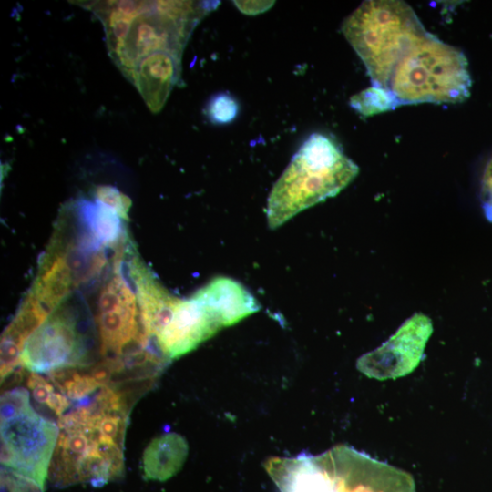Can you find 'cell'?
Masks as SVG:
<instances>
[{
  "mask_svg": "<svg viewBox=\"0 0 492 492\" xmlns=\"http://www.w3.org/2000/svg\"><path fill=\"white\" fill-rule=\"evenodd\" d=\"M128 420L126 396L103 384L89 396L70 403L57 419L59 434L48 470L53 486L87 483L102 487L124 473Z\"/></svg>",
  "mask_w": 492,
  "mask_h": 492,
  "instance_id": "obj_1",
  "label": "cell"
},
{
  "mask_svg": "<svg viewBox=\"0 0 492 492\" xmlns=\"http://www.w3.org/2000/svg\"><path fill=\"white\" fill-rule=\"evenodd\" d=\"M215 1H91L77 4L103 24L108 54L129 80L138 62L166 51L182 56L197 24Z\"/></svg>",
  "mask_w": 492,
  "mask_h": 492,
  "instance_id": "obj_2",
  "label": "cell"
},
{
  "mask_svg": "<svg viewBox=\"0 0 492 492\" xmlns=\"http://www.w3.org/2000/svg\"><path fill=\"white\" fill-rule=\"evenodd\" d=\"M358 166L329 137L312 134L300 147L268 197L267 221L276 229L299 212L338 194Z\"/></svg>",
  "mask_w": 492,
  "mask_h": 492,
  "instance_id": "obj_3",
  "label": "cell"
},
{
  "mask_svg": "<svg viewBox=\"0 0 492 492\" xmlns=\"http://www.w3.org/2000/svg\"><path fill=\"white\" fill-rule=\"evenodd\" d=\"M470 87L464 53L425 31L405 48L384 90L397 107L462 102L469 97Z\"/></svg>",
  "mask_w": 492,
  "mask_h": 492,
  "instance_id": "obj_4",
  "label": "cell"
},
{
  "mask_svg": "<svg viewBox=\"0 0 492 492\" xmlns=\"http://www.w3.org/2000/svg\"><path fill=\"white\" fill-rule=\"evenodd\" d=\"M425 31L412 7L398 0L364 1L342 24L372 86L383 89L405 48Z\"/></svg>",
  "mask_w": 492,
  "mask_h": 492,
  "instance_id": "obj_5",
  "label": "cell"
},
{
  "mask_svg": "<svg viewBox=\"0 0 492 492\" xmlns=\"http://www.w3.org/2000/svg\"><path fill=\"white\" fill-rule=\"evenodd\" d=\"M0 428L2 466L44 489L59 434L57 423L36 412L29 392L18 386L1 396Z\"/></svg>",
  "mask_w": 492,
  "mask_h": 492,
  "instance_id": "obj_6",
  "label": "cell"
},
{
  "mask_svg": "<svg viewBox=\"0 0 492 492\" xmlns=\"http://www.w3.org/2000/svg\"><path fill=\"white\" fill-rule=\"evenodd\" d=\"M234 324L227 295L213 281L189 299H178L171 313L155 336L157 347L167 359L192 351L221 328Z\"/></svg>",
  "mask_w": 492,
  "mask_h": 492,
  "instance_id": "obj_7",
  "label": "cell"
},
{
  "mask_svg": "<svg viewBox=\"0 0 492 492\" xmlns=\"http://www.w3.org/2000/svg\"><path fill=\"white\" fill-rule=\"evenodd\" d=\"M119 260L115 261V274L99 292L96 321L101 354L108 361L122 363L120 356L128 352V347L147 349L149 338L142 324L135 292L118 272Z\"/></svg>",
  "mask_w": 492,
  "mask_h": 492,
  "instance_id": "obj_8",
  "label": "cell"
},
{
  "mask_svg": "<svg viewBox=\"0 0 492 492\" xmlns=\"http://www.w3.org/2000/svg\"><path fill=\"white\" fill-rule=\"evenodd\" d=\"M329 476L333 492H416L406 471L346 445L315 456Z\"/></svg>",
  "mask_w": 492,
  "mask_h": 492,
  "instance_id": "obj_9",
  "label": "cell"
},
{
  "mask_svg": "<svg viewBox=\"0 0 492 492\" xmlns=\"http://www.w3.org/2000/svg\"><path fill=\"white\" fill-rule=\"evenodd\" d=\"M86 360L87 349L76 319L59 307L29 336L20 355L26 371L41 374L87 367Z\"/></svg>",
  "mask_w": 492,
  "mask_h": 492,
  "instance_id": "obj_10",
  "label": "cell"
},
{
  "mask_svg": "<svg viewBox=\"0 0 492 492\" xmlns=\"http://www.w3.org/2000/svg\"><path fill=\"white\" fill-rule=\"evenodd\" d=\"M432 333L431 319L416 313L381 346L358 358L356 367L366 376L378 380L405 376L421 362Z\"/></svg>",
  "mask_w": 492,
  "mask_h": 492,
  "instance_id": "obj_11",
  "label": "cell"
},
{
  "mask_svg": "<svg viewBox=\"0 0 492 492\" xmlns=\"http://www.w3.org/2000/svg\"><path fill=\"white\" fill-rule=\"evenodd\" d=\"M181 73V56L159 51L141 58L136 65L129 81L140 93L152 113L164 107Z\"/></svg>",
  "mask_w": 492,
  "mask_h": 492,
  "instance_id": "obj_12",
  "label": "cell"
},
{
  "mask_svg": "<svg viewBox=\"0 0 492 492\" xmlns=\"http://www.w3.org/2000/svg\"><path fill=\"white\" fill-rule=\"evenodd\" d=\"M128 269L144 330L149 339L155 338L179 298L170 294L138 258L130 260Z\"/></svg>",
  "mask_w": 492,
  "mask_h": 492,
  "instance_id": "obj_13",
  "label": "cell"
},
{
  "mask_svg": "<svg viewBox=\"0 0 492 492\" xmlns=\"http://www.w3.org/2000/svg\"><path fill=\"white\" fill-rule=\"evenodd\" d=\"M269 476L281 492H333L332 481L315 456L272 457L265 463Z\"/></svg>",
  "mask_w": 492,
  "mask_h": 492,
  "instance_id": "obj_14",
  "label": "cell"
},
{
  "mask_svg": "<svg viewBox=\"0 0 492 492\" xmlns=\"http://www.w3.org/2000/svg\"><path fill=\"white\" fill-rule=\"evenodd\" d=\"M72 271L67 255L54 248L43 260L28 294L48 313H53L75 284Z\"/></svg>",
  "mask_w": 492,
  "mask_h": 492,
  "instance_id": "obj_15",
  "label": "cell"
},
{
  "mask_svg": "<svg viewBox=\"0 0 492 492\" xmlns=\"http://www.w3.org/2000/svg\"><path fill=\"white\" fill-rule=\"evenodd\" d=\"M188 455L184 437L173 432L153 438L142 455V470L146 479L165 481L177 474Z\"/></svg>",
  "mask_w": 492,
  "mask_h": 492,
  "instance_id": "obj_16",
  "label": "cell"
},
{
  "mask_svg": "<svg viewBox=\"0 0 492 492\" xmlns=\"http://www.w3.org/2000/svg\"><path fill=\"white\" fill-rule=\"evenodd\" d=\"M76 210L79 222L86 231V242L93 249L115 245L122 236L123 220L112 210L97 201L81 199L77 202Z\"/></svg>",
  "mask_w": 492,
  "mask_h": 492,
  "instance_id": "obj_17",
  "label": "cell"
},
{
  "mask_svg": "<svg viewBox=\"0 0 492 492\" xmlns=\"http://www.w3.org/2000/svg\"><path fill=\"white\" fill-rule=\"evenodd\" d=\"M350 105L364 116L384 112L396 107L387 91L373 86L352 97Z\"/></svg>",
  "mask_w": 492,
  "mask_h": 492,
  "instance_id": "obj_18",
  "label": "cell"
},
{
  "mask_svg": "<svg viewBox=\"0 0 492 492\" xmlns=\"http://www.w3.org/2000/svg\"><path fill=\"white\" fill-rule=\"evenodd\" d=\"M94 198L97 201L107 206L117 213L123 220H128L131 200L116 187L100 185L94 190Z\"/></svg>",
  "mask_w": 492,
  "mask_h": 492,
  "instance_id": "obj_19",
  "label": "cell"
},
{
  "mask_svg": "<svg viewBox=\"0 0 492 492\" xmlns=\"http://www.w3.org/2000/svg\"><path fill=\"white\" fill-rule=\"evenodd\" d=\"M239 110L237 101L229 94L220 93L214 96L207 105V115L215 124H226L232 121Z\"/></svg>",
  "mask_w": 492,
  "mask_h": 492,
  "instance_id": "obj_20",
  "label": "cell"
},
{
  "mask_svg": "<svg viewBox=\"0 0 492 492\" xmlns=\"http://www.w3.org/2000/svg\"><path fill=\"white\" fill-rule=\"evenodd\" d=\"M42 487L11 469L1 466V492H42Z\"/></svg>",
  "mask_w": 492,
  "mask_h": 492,
  "instance_id": "obj_21",
  "label": "cell"
},
{
  "mask_svg": "<svg viewBox=\"0 0 492 492\" xmlns=\"http://www.w3.org/2000/svg\"><path fill=\"white\" fill-rule=\"evenodd\" d=\"M480 200L486 218L492 222V158L482 177Z\"/></svg>",
  "mask_w": 492,
  "mask_h": 492,
  "instance_id": "obj_22",
  "label": "cell"
},
{
  "mask_svg": "<svg viewBox=\"0 0 492 492\" xmlns=\"http://www.w3.org/2000/svg\"><path fill=\"white\" fill-rule=\"evenodd\" d=\"M239 9L246 14H257L259 12L265 11L272 5L273 2H259V1H235L234 2Z\"/></svg>",
  "mask_w": 492,
  "mask_h": 492,
  "instance_id": "obj_23",
  "label": "cell"
}]
</instances>
